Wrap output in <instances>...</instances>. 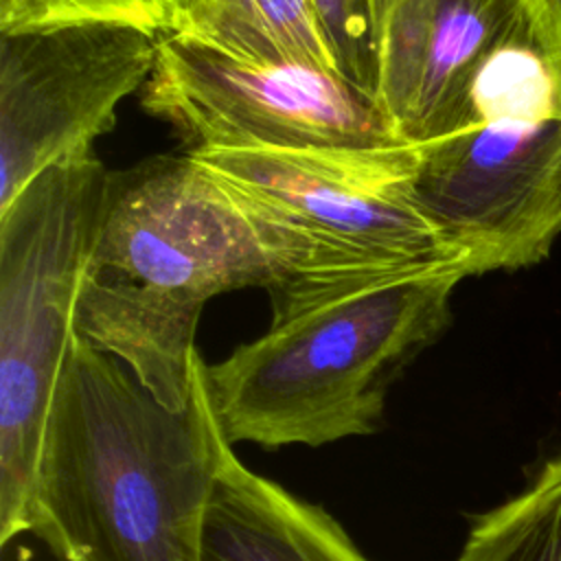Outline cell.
<instances>
[{
  "label": "cell",
  "mask_w": 561,
  "mask_h": 561,
  "mask_svg": "<svg viewBox=\"0 0 561 561\" xmlns=\"http://www.w3.org/2000/svg\"><path fill=\"white\" fill-rule=\"evenodd\" d=\"M199 364L186 408H167L77 335L48 414L28 530L57 561H199L224 451Z\"/></svg>",
  "instance_id": "obj_1"
},
{
  "label": "cell",
  "mask_w": 561,
  "mask_h": 561,
  "mask_svg": "<svg viewBox=\"0 0 561 561\" xmlns=\"http://www.w3.org/2000/svg\"><path fill=\"white\" fill-rule=\"evenodd\" d=\"M416 193L465 276L550 254L561 234V114L530 39L497 50L445 131L419 145Z\"/></svg>",
  "instance_id": "obj_4"
},
{
  "label": "cell",
  "mask_w": 561,
  "mask_h": 561,
  "mask_svg": "<svg viewBox=\"0 0 561 561\" xmlns=\"http://www.w3.org/2000/svg\"><path fill=\"white\" fill-rule=\"evenodd\" d=\"M173 33L232 57L344 77L313 0H199Z\"/></svg>",
  "instance_id": "obj_12"
},
{
  "label": "cell",
  "mask_w": 561,
  "mask_h": 561,
  "mask_svg": "<svg viewBox=\"0 0 561 561\" xmlns=\"http://www.w3.org/2000/svg\"><path fill=\"white\" fill-rule=\"evenodd\" d=\"M186 153L311 245L313 285L272 309L438 272L465 276L421 206L419 145Z\"/></svg>",
  "instance_id": "obj_5"
},
{
  "label": "cell",
  "mask_w": 561,
  "mask_h": 561,
  "mask_svg": "<svg viewBox=\"0 0 561 561\" xmlns=\"http://www.w3.org/2000/svg\"><path fill=\"white\" fill-rule=\"evenodd\" d=\"M158 37L125 22L0 33V210L114 129L153 72Z\"/></svg>",
  "instance_id": "obj_8"
},
{
  "label": "cell",
  "mask_w": 561,
  "mask_h": 561,
  "mask_svg": "<svg viewBox=\"0 0 561 561\" xmlns=\"http://www.w3.org/2000/svg\"><path fill=\"white\" fill-rule=\"evenodd\" d=\"M72 22H125L156 35L169 31L160 0H0V33Z\"/></svg>",
  "instance_id": "obj_14"
},
{
  "label": "cell",
  "mask_w": 561,
  "mask_h": 561,
  "mask_svg": "<svg viewBox=\"0 0 561 561\" xmlns=\"http://www.w3.org/2000/svg\"><path fill=\"white\" fill-rule=\"evenodd\" d=\"M92 267L202 307L245 287L283 302L316 280L311 245L188 153L112 171Z\"/></svg>",
  "instance_id": "obj_6"
},
{
  "label": "cell",
  "mask_w": 561,
  "mask_h": 561,
  "mask_svg": "<svg viewBox=\"0 0 561 561\" xmlns=\"http://www.w3.org/2000/svg\"><path fill=\"white\" fill-rule=\"evenodd\" d=\"M533 50L541 61L554 105L561 114V0H519Z\"/></svg>",
  "instance_id": "obj_15"
},
{
  "label": "cell",
  "mask_w": 561,
  "mask_h": 561,
  "mask_svg": "<svg viewBox=\"0 0 561 561\" xmlns=\"http://www.w3.org/2000/svg\"><path fill=\"white\" fill-rule=\"evenodd\" d=\"M462 278L438 272L272 309L261 337L204 366L221 434L278 449L379 432L392 383L445 333Z\"/></svg>",
  "instance_id": "obj_2"
},
{
  "label": "cell",
  "mask_w": 561,
  "mask_h": 561,
  "mask_svg": "<svg viewBox=\"0 0 561 561\" xmlns=\"http://www.w3.org/2000/svg\"><path fill=\"white\" fill-rule=\"evenodd\" d=\"M160 2H162V9H164V15H167V26H169L167 33H173L178 28V24L182 22V18L199 0H160Z\"/></svg>",
  "instance_id": "obj_16"
},
{
  "label": "cell",
  "mask_w": 561,
  "mask_h": 561,
  "mask_svg": "<svg viewBox=\"0 0 561 561\" xmlns=\"http://www.w3.org/2000/svg\"><path fill=\"white\" fill-rule=\"evenodd\" d=\"M456 561H561V454L471 522Z\"/></svg>",
  "instance_id": "obj_13"
},
{
  "label": "cell",
  "mask_w": 561,
  "mask_h": 561,
  "mask_svg": "<svg viewBox=\"0 0 561 561\" xmlns=\"http://www.w3.org/2000/svg\"><path fill=\"white\" fill-rule=\"evenodd\" d=\"M202 305L90 267L79 305L77 335L123 362L167 408L193 397L204 362L195 346Z\"/></svg>",
  "instance_id": "obj_10"
},
{
  "label": "cell",
  "mask_w": 561,
  "mask_h": 561,
  "mask_svg": "<svg viewBox=\"0 0 561 561\" xmlns=\"http://www.w3.org/2000/svg\"><path fill=\"white\" fill-rule=\"evenodd\" d=\"M112 171L92 149L0 210V543L28 530L48 414L77 340Z\"/></svg>",
  "instance_id": "obj_3"
},
{
  "label": "cell",
  "mask_w": 561,
  "mask_h": 561,
  "mask_svg": "<svg viewBox=\"0 0 561 561\" xmlns=\"http://www.w3.org/2000/svg\"><path fill=\"white\" fill-rule=\"evenodd\" d=\"M142 107L188 151L401 142L377 103L335 72L232 57L180 33L158 37Z\"/></svg>",
  "instance_id": "obj_7"
},
{
  "label": "cell",
  "mask_w": 561,
  "mask_h": 561,
  "mask_svg": "<svg viewBox=\"0 0 561 561\" xmlns=\"http://www.w3.org/2000/svg\"><path fill=\"white\" fill-rule=\"evenodd\" d=\"M199 561H373L335 517L224 451Z\"/></svg>",
  "instance_id": "obj_11"
},
{
  "label": "cell",
  "mask_w": 561,
  "mask_h": 561,
  "mask_svg": "<svg viewBox=\"0 0 561 561\" xmlns=\"http://www.w3.org/2000/svg\"><path fill=\"white\" fill-rule=\"evenodd\" d=\"M375 103L401 142L445 131L480 68L530 39L519 0H368Z\"/></svg>",
  "instance_id": "obj_9"
}]
</instances>
